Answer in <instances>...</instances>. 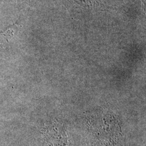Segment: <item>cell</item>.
I'll use <instances>...</instances> for the list:
<instances>
[{
  "label": "cell",
  "mask_w": 146,
  "mask_h": 146,
  "mask_svg": "<svg viewBox=\"0 0 146 146\" xmlns=\"http://www.w3.org/2000/svg\"><path fill=\"white\" fill-rule=\"evenodd\" d=\"M69 3L75 8L84 11H92L100 7V3L96 0H68Z\"/></svg>",
  "instance_id": "1"
},
{
  "label": "cell",
  "mask_w": 146,
  "mask_h": 146,
  "mask_svg": "<svg viewBox=\"0 0 146 146\" xmlns=\"http://www.w3.org/2000/svg\"><path fill=\"white\" fill-rule=\"evenodd\" d=\"M19 27V25L16 22L8 27L5 31H0V47H3L5 43L9 42L13 38Z\"/></svg>",
  "instance_id": "2"
},
{
  "label": "cell",
  "mask_w": 146,
  "mask_h": 146,
  "mask_svg": "<svg viewBox=\"0 0 146 146\" xmlns=\"http://www.w3.org/2000/svg\"><path fill=\"white\" fill-rule=\"evenodd\" d=\"M142 3H143V7L145 8V5H146V0H141Z\"/></svg>",
  "instance_id": "3"
}]
</instances>
